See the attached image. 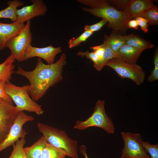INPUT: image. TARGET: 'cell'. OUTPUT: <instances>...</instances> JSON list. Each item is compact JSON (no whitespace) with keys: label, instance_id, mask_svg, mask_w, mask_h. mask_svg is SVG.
Returning <instances> with one entry per match:
<instances>
[{"label":"cell","instance_id":"cb8c5ba5","mask_svg":"<svg viewBox=\"0 0 158 158\" xmlns=\"http://www.w3.org/2000/svg\"><path fill=\"white\" fill-rule=\"evenodd\" d=\"M93 33L89 31H84L77 38L70 39L68 42L69 48L71 49L78 46L82 42L86 40Z\"/></svg>","mask_w":158,"mask_h":158},{"label":"cell","instance_id":"6da1fadb","mask_svg":"<svg viewBox=\"0 0 158 158\" xmlns=\"http://www.w3.org/2000/svg\"><path fill=\"white\" fill-rule=\"evenodd\" d=\"M66 63V55L64 53L56 62L51 64H44L41 59L38 58L33 70L26 71L18 66L15 73L29 80L30 95L32 99L36 101L42 98L50 87L63 79V68Z\"/></svg>","mask_w":158,"mask_h":158},{"label":"cell","instance_id":"d590c367","mask_svg":"<svg viewBox=\"0 0 158 158\" xmlns=\"http://www.w3.org/2000/svg\"><path fill=\"white\" fill-rule=\"evenodd\" d=\"M4 99L0 97V104L2 102Z\"/></svg>","mask_w":158,"mask_h":158},{"label":"cell","instance_id":"1f68e13d","mask_svg":"<svg viewBox=\"0 0 158 158\" xmlns=\"http://www.w3.org/2000/svg\"><path fill=\"white\" fill-rule=\"evenodd\" d=\"M158 79V68H154L151 71V74L149 76L147 80L148 82H152Z\"/></svg>","mask_w":158,"mask_h":158},{"label":"cell","instance_id":"4316f807","mask_svg":"<svg viewBox=\"0 0 158 158\" xmlns=\"http://www.w3.org/2000/svg\"><path fill=\"white\" fill-rule=\"evenodd\" d=\"M102 47L104 48L103 59V65L104 66L108 61L113 58L117 57V54L116 52L114 51L109 47Z\"/></svg>","mask_w":158,"mask_h":158},{"label":"cell","instance_id":"e575fe53","mask_svg":"<svg viewBox=\"0 0 158 158\" xmlns=\"http://www.w3.org/2000/svg\"><path fill=\"white\" fill-rule=\"evenodd\" d=\"M86 147L83 145L79 147L80 153L85 158H89L86 152Z\"/></svg>","mask_w":158,"mask_h":158},{"label":"cell","instance_id":"5b68a950","mask_svg":"<svg viewBox=\"0 0 158 158\" xmlns=\"http://www.w3.org/2000/svg\"><path fill=\"white\" fill-rule=\"evenodd\" d=\"M105 103L104 101L98 100L91 115L84 121H77L74 128L82 130L97 127L103 129L108 134L114 133L115 127L111 118L106 113Z\"/></svg>","mask_w":158,"mask_h":158},{"label":"cell","instance_id":"7c38bea8","mask_svg":"<svg viewBox=\"0 0 158 158\" xmlns=\"http://www.w3.org/2000/svg\"><path fill=\"white\" fill-rule=\"evenodd\" d=\"M61 51V47H55L49 45L45 47L39 48L33 47L31 44L25 50L24 61L37 57L45 60L48 64H52L54 63L56 56Z\"/></svg>","mask_w":158,"mask_h":158},{"label":"cell","instance_id":"ac0fdd59","mask_svg":"<svg viewBox=\"0 0 158 158\" xmlns=\"http://www.w3.org/2000/svg\"><path fill=\"white\" fill-rule=\"evenodd\" d=\"M15 60L10 56L0 64V82L6 83L9 82L15 68Z\"/></svg>","mask_w":158,"mask_h":158},{"label":"cell","instance_id":"3957f363","mask_svg":"<svg viewBox=\"0 0 158 158\" xmlns=\"http://www.w3.org/2000/svg\"><path fill=\"white\" fill-rule=\"evenodd\" d=\"M37 126L47 143L61 150L68 157L78 158L77 142L69 137L64 131L40 122Z\"/></svg>","mask_w":158,"mask_h":158},{"label":"cell","instance_id":"e0dca14e","mask_svg":"<svg viewBox=\"0 0 158 158\" xmlns=\"http://www.w3.org/2000/svg\"><path fill=\"white\" fill-rule=\"evenodd\" d=\"M47 144L42 135L31 146L24 147L23 150L26 158H41L42 151Z\"/></svg>","mask_w":158,"mask_h":158},{"label":"cell","instance_id":"8992f818","mask_svg":"<svg viewBox=\"0 0 158 158\" xmlns=\"http://www.w3.org/2000/svg\"><path fill=\"white\" fill-rule=\"evenodd\" d=\"M105 66L113 69L120 78H129L137 85L144 82L145 72L140 66L136 64L126 63L116 57L108 61Z\"/></svg>","mask_w":158,"mask_h":158},{"label":"cell","instance_id":"83f0119b","mask_svg":"<svg viewBox=\"0 0 158 158\" xmlns=\"http://www.w3.org/2000/svg\"><path fill=\"white\" fill-rule=\"evenodd\" d=\"M107 23L105 20L102 19L99 22L91 25H85L84 27V31H89L94 32L100 30L102 27Z\"/></svg>","mask_w":158,"mask_h":158},{"label":"cell","instance_id":"8fae6325","mask_svg":"<svg viewBox=\"0 0 158 158\" xmlns=\"http://www.w3.org/2000/svg\"><path fill=\"white\" fill-rule=\"evenodd\" d=\"M32 4L17 9V21L23 23L32 18L44 15L47 11L46 6L42 0H32Z\"/></svg>","mask_w":158,"mask_h":158},{"label":"cell","instance_id":"f1b7e54d","mask_svg":"<svg viewBox=\"0 0 158 158\" xmlns=\"http://www.w3.org/2000/svg\"><path fill=\"white\" fill-rule=\"evenodd\" d=\"M77 54L78 56H80L82 57L85 56L87 59H91L94 62V66L96 65L97 63L98 58L93 51L90 52L87 50L85 52L80 51L77 53Z\"/></svg>","mask_w":158,"mask_h":158},{"label":"cell","instance_id":"7402d4cb","mask_svg":"<svg viewBox=\"0 0 158 158\" xmlns=\"http://www.w3.org/2000/svg\"><path fill=\"white\" fill-rule=\"evenodd\" d=\"M146 19L148 25H157L158 24V8L157 6L154 5L139 16Z\"/></svg>","mask_w":158,"mask_h":158},{"label":"cell","instance_id":"9c48e42d","mask_svg":"<svg viewBox=\"0 0 158 158\" xmlns=\"http://www.w3.org/2000/svg\"><path fill=\"white\" fill-rule=\"evenodd\" d=\"M34 119L33 116L26 114L23 111L18 112L8 135L0 145V152L12 146L20 138L25 136L27 132L23 129V125Z\"/></svg>","mask_w":158,"mask_h":158},{"label":"cell","instance_id":"2e32d148","mask_svg":"<svg viewBox=\"0 0 158 158\" xmlns=\"http://www.w3.org/2000/svg\"><path fill=\"white\" fill-rule=\"evenodd\" d=\"M126 44V35L112 32L108 36L105 35L103 43L99 45L101 47H108L116 52L119 49Z\"/></svg>","mask_w":158,"mask_h":158},{"label":"cell","instance_id":"ffe728a7","mask_svg":"<svg viewBox=\"0 0 158 158\" xmlns=\"http://www.w3.org/2000/svg\"><path fill=\"white\" fill-rule=\"evenodd\" d=\"M126 44L133 47L144 50L152 48L154 45L150 42L133 34L126 35Z\"/></svg>","mask_w":158,"mask_h":158},{"label":"cell","instance_id":"4dcf8cb0","mask_svg":"<svg viewBox=\"0 0 158 158\" xmlns=\"http://www.w3.org/2000/svg\"><path fill=\"white\" fill-rule=\"evenodd\" d=\"M5 83L0 82V97L8 101H12L4 91V87Z\"/></svg>","mask_w":158,"mask_h":158},{"label":"cell","instance_id":"9a60e30c","mask_svg":"<svg viewBox=\"0 0 158 158\" xmlns=\"http://www.w3.org/2000/svg\"><path fill=\"white\" fill-rule=\"evenodd\" d=\"M144 50L125 44L122 46L116 52V58L125 63L136 64L140 54Z\"/></svg>","mask_w":158,"mask_h":158},{"label":"cell","instance_id":"d6a6232c","mask_svg":"<svg viewBox=\"0 0 158 158\" xmlns=\"http://www.w3.org/2000/svg\"><path fill=\"white\" fill-rule=\"evenodd\" d=\"M126 26L128 28L138 29V22L135 19H130L126 22Z\"/></svg>","mask_w":158,"mask_h":158},{"label":"cell","instance_id":"7a4b0ae2","mask_svg":"<svg viewBox=\"0 0 158 158\" xmlns=\"http://www.w3.org/2000/svg\"><path fill=\"white\" fill-rule=\"evenodd\" d=\"M78 3L90 8H82V10L106 20L107 26L113 32L125 33L128 29V20L123 12L119 11L112 7L106 0H78Z\"/></svg>","mask_w":158,"mask_h":158},{"label":"cell","instance_id":"ba28073f","mask_svg":"<svg viewBox=\"0 0 158 158\" xmlns=\"http://www.w3.org/2000/svg\"><path fill=\"white\" fill-rule=\"evenodd\" d=\"M121 134L124 145L120 158H150L143 147L140 134L122 131Z\"/></svg>","mask_w":158,"mask_h":158},{"label":"cell","instance_id":"836d02e7","mask_svg":"<svg viewBox=\"0 0 158 158\" xmlns=\"http://www.w3.org/2000/svg\"><path fill=\"white\" fill-rule=\"evenodd\" d=\"M153 60L154 68H158V50L157 48L156 49L155 51Z\"/></svg>","mask_w":158,"mask_h":158},{"label":"cell","instance_id":"484cf974","mask_svg":"<svg viewBox=\"0 0 158 158\" xmlns=\"http://www.w3.org/2000/svg\"><path fill=\"white\" fill-rule=\"evenodd\" d=\"M109 4L116 10L123 12L125 11L128 0H107Z\"/></svg>","mask_w":158,"mask_h":158},{"label":"cell","instance_id":"5bb4252c","mask_svg":"<svg viewBox=\"0 0 158 158\" xmlns=\"http://www.w3.org/2000/svg\"><path fill=\"white\" fill-rule=\"evenodd\" d=\"M150 0H128L123 12L128 20L139 16L154 5Z\"/></svg>","mask_w":158,"mask_h":158},{"label":"cell","instance_id":"f546056e","mask_svg":"<svg viewBox=\"0 0 158 158\" xmlns=\"http://www.w3.org/2000/svg\"><path fill=\"white\" fill-rule=\"evenodd\" d=\"M134 18L137 21L138 25L140 26L141 30L145 33L147 32L148 30V20L141 17H137Z\"/></svg>","mask_w":158,"mask_h":158},{"label":"cell","instance_id":"277c9868","mask_svg":"<svg viewBox=\"0 0 158 158\" xmlns=\"http://www.w3.org/2000/svg\"><path fill=\"white\" fill-rule=\"evenodd\" d=\"M4 89L5 93L16 104L17 113L25 111L40 115L44 113L41 106L30 97V85L18 86L9 82L5 83Z\"/></svg>","mask_w":158,"mask_h":158},{"label":"cell","instance_id":"603a6c76","mask_svg":"<svg viewBox=\"0 0 158 158\" xmlns=\"http://www.w3.org/2000/svg\"><path fill=\"white\" fill-rule=\"evenodd\" d=\"M25 142V136L18 140L12 145L13 150L8 158H26L23 150Z\"/></svg>","mask_w":158,"mask_h":158},{"label":"cell","instance_id":"44dd1931","mask_svg":"<svg viewBox=\"0 0 158 158\" xmlns=\"http://www.w3.org/2000/svg\"><path fill=\"white\" fill-rule=\"evenodd\" d=\"M66 156L62 150L47 143L42 151L41 158H64Z\"/></svg>","mask_w":158,"mask_h":158},{"label":"cell","instance_id":"30bf717a","mask_svg":"<svg viewBox=\"0 0 158 158\" xmlns=\"http://www.w3.org/2000/svg\"><path fill=\"white\" fill-rule=\"evenodd\" d=\"M17 114L12 101L4 99L0 104V145L8 135Z\"/></svg>","mask_w":158,"mask_h":158},{"label":"cell","instance_id":"d4e9b609","mask_svg":"<svg viewBox=\"0 0 158 158\" xmlns=\"http://www.w3.org/2000/svg\"><path fill=\"white\" fill-rule=\"evenodd\" d=\"M143 147L146 153L150 155V158H158V144H150L148 142H142Z\"/></svg>","mask_w":158,"mask_h":158},{"label":"cell","instance_id":"52a82bcc","mask_svg":"<svg viewBox=\"0 0 158 158\" xmlns=\"http://www.w3.org/2000/svg\"><path fill=\"white\" fill-rule=\"evenodd\" d=\"M31 20L27 21L24 28L17 35L9 40L5 44V47L11 51V57L19 62L24 61L25 50L31 44L32 34L30 31Z\"/></svg>","mask_w":158,"mask_h":158},{"label":"cell","instance_id":"d6986e66","mask_svg":"<svg viewBox=\"0 0 158 158\" xmlns=\"http://www.w3.org/2000/svg\"><path fill=\"white\" fill-rule=\"evenodd\" d=\"M8 6L0 11V18H8L15 22L17 21L16 11L18 7L24 4L23 1L19 0L9 1H7Z\"/></svg>","mask_w":158,"mask_h":158},{"label":"cell","instance_id":"4fadbf2b","mask_svg":"<svg viewBox=\"0 0 158 158\" xmlns=\"http://www.w3.org/2000/svg\"><path fill=\"white\" fill-rule=\"evenodd\" d=\"M25 25L24 23L17 21L10 23H4L0 21V50L4 49L7 42L17 35Z\"/></svg>","mask_w":158,"mask_h":158}]
</instances>
